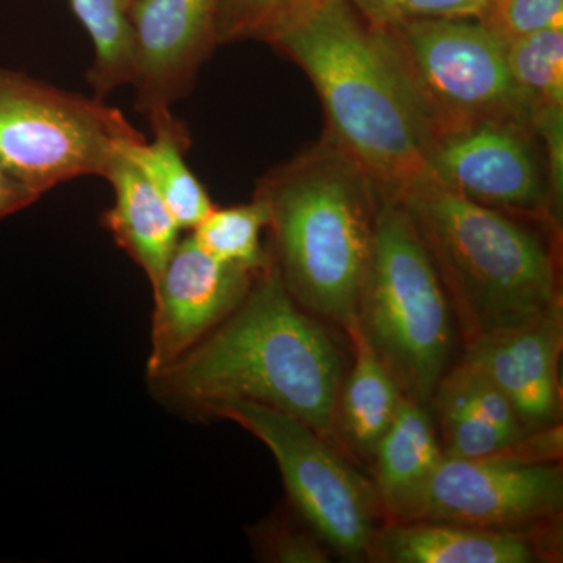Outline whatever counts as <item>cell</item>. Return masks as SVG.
Segmentation results:
<instances>
[{
  "mask_svg": "<svg viewBox=\"0 0 563 563\" xmlns=\"http://www.w3.org/2000/svg\"><path fill=\"white\" fill-rule=\"evenodd\" d=\"M507 60L515 84L528 96L536 114L563 109V29L510 41Z\"/></svg>",
  "mask_w": 563,
  "mask_h": 563,
  "instance_id": "21",
  "label": "cell"
},
{
  "mask_svg": "<svg viewBox=\"0 0 563 563\" xmlns=\"http://www.w3.org/2000/svg\"><path fill=\"white\" fill-rule=\"evenodd\" d=\"M529 125L483 121L444 133L429 155V176L470 201L517 217L551 218L547 165Z\"/></svg>",
  "mask_w": 563,
  "mask_h": 563,
  "instance_id": "10",
  "label": "cell"
},
{
  "mask_svg": "<svg viewBox=\"0 0 563 563\" xmlns=\"http://www.w3.org/2000/svg\"><path fill=\"white\" fill-rule=\"evenodd\" d=\"M443 459L431 407L404 396L372 461L373 484L383 506L385 523L412 520Z\"/></svg>",
  "mask_w": 563,
  "mask_h": 563,
  "instance_id": "15",
  "label": "cell"
},
{
  "mask_svg": "<svg viewBox=\"0 0 563 563\" xmlns=\"http://www.w3.org/2000/svg\"><path fill=\"white\" fill-rule=\"evenodd\" d=\"M379 27L424 20H479L492 0H350Z\"/></svg>",
  "mask_w": 563,
  "mask_h": 563,
  "instance_id": "23",
  "label": "cell"
},
{
  "mask_svg": "<svg viewBox=\"0 0 563 563\" xmlns=\"http://www.w3.org/2000/svg\"><path fill=\"white\" fill-rule=\"evenodd\" d=\"M218 0H135V110L147 121L190 95L218 46Z\"/></svg>",
  "mask_w": 563,
  "mask_h": 563,
  "instance_id": "12",
  "label": "cell"
},
{
  "mask_svg": "<svg viewBox=\"0 0 563 563\" xmlns=\"http://www.w3.org/2000/svg\"><path fill=\"white\" fill-rule=\"evenodd\" d=\"M384 29L431 120L435 140L483 121L533 129L536 109L510 74L507 43L483 22L424 20Z\"/></svg>",
  "mask_w": 563,
  "mask_h": 563,
  "instance_id": "8",
  "label": "cell"
},
{
  "mask_svg": "<svg viewBox=\"0 0 563 563\" xmlns=\"http://www.w3.org/2000/svg\"><path fill=\"white\" fill-rule=\"evenodd\" d=\"M563 509L561 463L507 453L444 457L412 520L531 529L558 523Z\"/></svg>",
  "mask_w": 563,
  "mask_h": 563,
  "instance_id": "9",
  "label": "cell"
},
{
  "mask_svg": "<svg viewBox=\"0 0 563 563\" xmlns=\"http://www.w3.org/2000/svg\"><path fill=\"white\" fill-rule=\"evenodd\" d=\"M268 225L265 206L257 198L242 206L214 207L192 231L196 242L218 261L261 273L272 252L265 250L262 233Z\"/></svg>",
  "mask_w": 563,
  "mask_h": 563,
  "instance_id": "20",
  "label": "cell"
},
{
  "mask_svg": "<svg viewBox=\"0 0 563 563\" xmlns=\"http://www.w3.org/2000/svg\"><path fill=\"white\" fill-rule=\"evenodd\" d=\"M562 346L563 303L525 324L463 343L462 361L506 395L532 435L562 426Z\"/></svg>",
  "mask_w": 563,
  "mask_h": 563,
  "instance_id": "13",
  "label": "cell"
},
{
  "mask_svg": "<svg viewBox=\"0 0 563 563\" xmlns=\"http://www.w3.org/2000/svg\"><path fill=\"white\" fill-rule=\"evenodd\" d=\"M344 357L324 321L291 298L272 257L231 317L150 384L158 401L199 418L236 399L273 407L339 448Z\"/></svg>",
  "mask_w": 563,
  "mask_h": 563,
  "instance_id": "1",
  "label": "cell"
},
{
  "mask_svg": "<svg viewBox=\"0 0 563 563\" xmlns=\"http://www.w3.org/2000/svg\"><path fill=\"white\" fill-rule=\"evenodd\" d=\"M146 141L121 110L0 68V166L38 198L65 181L99 176Z\"/></svg>",
  "mask_w": 563,
  "mask_h": 563,
  "instance_id": "6",
  "label": "cell"
},
{
  "mask_svg": "<svg viewBox=\"0 0 563 563\" xmlns=\"http://www.w3.org/2000/svg\"><path fill=\"white\" fill-rule=\"evenodd\" d=\"M254 198L268 214L269 251L291 298L321 321L346 328L372 261L377 185L322 135L266 173Z\"/></svg>",
  "mask_w": 563,
  "mask_h": 563,
  "instance_id": "3",
  "label": "cell"
},
{
  "mask_svg": "<svg viewBox=\"0 0 563 563\" xmlns=\"http://www.w3.org/2000/svg\"><path fill=\"white\" fill-rule=\"evenodd\" d=\"M322 0H218V44L262 41L272 44L277 36L317 9Z\"/></svg>",
  "mask_w": 563,
  "mask_h": 563,
  "instance_id": "22",
  "label": "cell"
},
{
  "mask_svg": "<svg viewBox=\"0 0 563 563\" xmlns=\"http://www.w3.org/2000/svg\"><path fill=\"white\" fill-rule=\"evenodd\" d=\"M309 76L324 107V135L362 166L380 195L431 179L435 132L398 51L350 0H322L272 43Z\"/></svg>",
  "mask_w": 563,
  "mask_h": 563,
  "instance_id": "2",
  "label": "cell"
},
{
  "mask_svg": "<svg viewBox=\"0 0 563 563\" xmlns=\"http://www.w3.org/2000/svg\"><path fill=\"white\" fill-rule=\"evenodd\" d=\"M258 553L269 562L328 563L332 551L312 529L295 528L284 520L266 521L254 532Z\"/></svg>",
  "mask_w": 563,
  "mask_h": 563,
  "instance_id": "25",
  "label": "cell"
},
{
  "mask_svg": "<svg viewBox=\"0 0 563 563\" xmlns=\"http://www.w3.org/2000/svg\"><path fill=\"white\" fill-rule=\"evenodd\" d=\"M477 21L510 43L548 29H563V0H492Z\"/></svg>",
  "mask_w": 563,
  "mask_h": 563,
  "instance_id": "24",
  "label": "cell"
},
{
  "mask_svg": "<svg viewBox=\"0 0 563 563\" xmlns=\"http://www.w3.org/2000/svg\"><path fill=\"white\" fill-rule=\"evenodd\" d=\"M154 140L143 141L125 152V157L161 195L181 231H195L214 209L209 191L191 172L185 154L191 133L184 121L166 111L150 120Z\"/></svg>",
  "mask_w": 563,
  "mask_h": 563,
  "instance_id": "18",
  "label": "cell"
},
{
  "mask_svg": "<svg viewBox=\"0 0 563 563\" xmlns=\"http://www.w3.org/2000/svg\"><path fill=\"white\" fill-rule=\"evenodd\" d=\"M343 331L350 340L352 361L336 398V444L344 454L372 463L377 444L398 413L404 393L355 318Z\"/></svg>",
  "mask_w": 563,
  "mask_h": 563,
  "instance_id": "16",
  "label": "cell"
},
{
  "mask_svg": "<svg viewBox=\"0 0 563 563\" xmlns=\"http://www.w3.org/2000/svg\"><path fill=\"white\" fill-rule=\"evenodd\" d=\"M203 417L236 422L261 440L307 528L344 561H366L374 533L385 523L384 510L373 481L342 450L306 422L263 404L220 402Z\"/></svg>",
  "mask_w": 563,
  "mask_h": 563,
  "instance_id": "7",
  "label": "cell"
},
{
  "mask_svg": "<svg viewBox=\"0 0 563 563\" xmlns=\"http://www.w3.org/2000/svg\"><path fill=\"white\" fill-rule=\"evenodd\" d=\"M107 180L114 201L102 214L103 228L154 287L180 242L181 229L161 195L125 154L114 163Z\"/></svg>",
  "mask_w": 563,
  "mask_h": 563,
  "instance_id": "17",
  "label": "cell"
},
{
  "mask_svg": "<svg viewBox=\"0 0 563 563\" xmlns=\"http://www.w3.org/2000/svg\"><path fill=\"white\" fill-rule=\"evenodd\" d=\"M35 192L25 188L16 179L10 176L5 169L0 166V221L18 213V211L27 209L32 203L38 201Z\"/></svg>",
  "mask_w": 563,
  "mask_h": 563,
  "instance_id": "26",
  "label": "cell"
},
{
  "mask_svg": "<svg viewBox=\"0 0 563 563\" xmlns=\"http://www.w3.org/2000/svg\"><path fill=\"white\" fill-rule=\"evenodd\" d=\"M558 523L495 529L442 521H396L374 533L366 561L377 563H537L555 561Z\"/></svg>",
  "mask_w": 563,
  "mask_h": 563,
  "instance_id": "14",
  "label": "cell"
},
{
  "mask_svg": "<svg viewBox=\"0 0 563 563\" xmlns=\"http://www.w3.org/2000/svg\"><path fill=\"white\" fill-rule=\"evenodd\" d=\"M395 198L431 255L463 343L561 306L555 244L536 220L481 206L432 179Z\"/></svg>",
  "mask_w": 563,
  "mask_h": 563,
  "instance_id": "4",
  "label": "cell"
},
{
  "mask_svg": "<svg viewBox=\"0 0 563 563\" xmlns=\"http://www.w3.org/2000/svg\"><path fill=\"white\" fill-rule=\"evenodd\" d=\"M69 3L95 49L87 84L95 98L103 101L118 88L135 80L136 47L131 16L135 0H69Z\"/></svg>",
  "mask_w": 563,
  "mask_h": 563,
  "instance_id": "19",
  "label": "cell"
},
{
  "mask_svg": "<svg viewBox=\"0 0 563 563\" xmlns=\"http://www.w3.org/2000/svg\"><path fill=\"white\" fill-rule=\"evenodd\" d=\"M355 321L404 396L429 406L453 365L457 324L431 255L395 196L380 195Z\"/></svg>",
  "mask_w": 563,
  "mask_h": 563,
  "instance_id": "5",
  "label": "cell"
},
{
  "mask_svg": "<svg viewBox=\"0 0 563 563\" xmlns=\"http://www.w3.org/2000/svg\"><path fill=\"white\" fill-rule=\"evenodd\" d=\"M258 273L229 265L203 251L195 236L180 240L152 287L147 380L201 343L242 303Z\"/></svg>",
  "mask_w": 563,
  "mask_h": 563,
  "instance_id": "11",
  "label": "cell"
}]
</instances>
